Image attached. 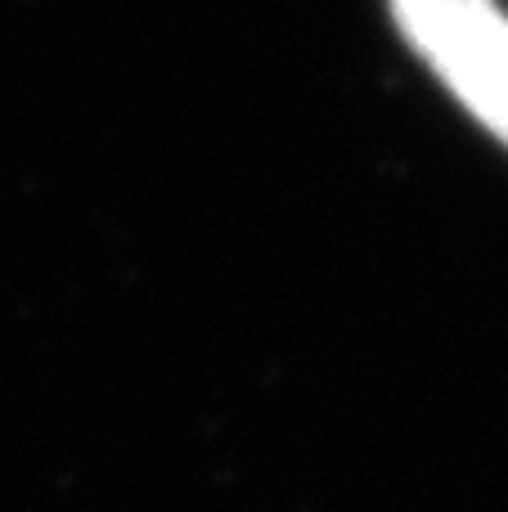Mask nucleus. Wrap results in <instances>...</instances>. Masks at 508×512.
Masks as SVG:
<instances>
[{
  "mask_svg": "<svg viewBox=\"0 0 508 512\" xmlns=\"http://www.w3.org/2000/svg\"><path fill=\"white\" fill-rule=\"evenodd\" d=\"M410 50L508 149V9L500 0H392Z\"/></svg>",
  "mask_w": 508,
  "mask_h": 512,
  "instance_id": "obj_1",
  "label": "nucleus"
}]
</instances>
